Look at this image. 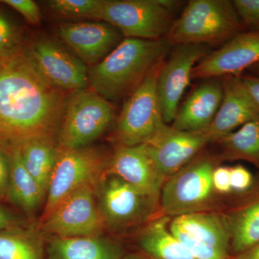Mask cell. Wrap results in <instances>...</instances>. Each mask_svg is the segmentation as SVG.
Here are the masks:
<instances>
[{"label": "cell", "mask_w": 259, "mask_h": 259, "mask_svg": "<svg viewBox=\"0 0 259 259\" xmlns=\"http://www.w3.org/2000/svg\"><path fill=\"white\" fill-rule=\"evenodd\" d=\"M233 259H259V243L243 253L236 255Z\"/></svg>", "instance_id": "cell-35"}, {"label": "cell", "mask_w": 259, "mask_h": 259, "mask_svg": "<svg viewBox=\"0 0 259 259\" xmlns=\"http://www.w3.org/2000/svg\"><path fill=\"white\" fill-rule=\"evenodd\" d=\"M221 106L205 133L210 142L218 141L259 116V107L240 76H226Z\"/></svg>", "instance_id": "cell-18"}, {"label": "cell", "mask_w": 259, "mask_h": 259, "mask_svg": "<svg viewBox=\"0 0 259 259\" xmlns=\"http://www.w3.org/2000/svg\"><path fill=\"white\" fill-rule=\"evenodd\" d=\"M242 82L259 107V76H241Z\"/></svg>", "instance_id": "cell-34"}, {"label": "cell", "mask_w": 259, "mask_h": 259, "mask_svg": "<svg viewBox=\"0 0 259 259\" xmlns=\"http://www.w3.org/2000/svg\"><path fill=\"white\" fill-rule=\"evenodd\" d=\"M96 196L107 229H120L144 221L154 209L146 197L115 175L104 176Z\"/></svg>", "instance_id": "cell-12"}, {"label": "cell", "mask_w": 259, "mask_h": 259, "mask_svg": "<svg viewBox=\"0 0 259 259\" xmlns=\"http://www.w3.org/2000/svg\"><path fill=\"white\" fill-rule=\"evenodd\" d=\"M218 142L226 158L246 160L259 166V116Z\"/></svg>", "instance_id": "cell-25"}, {"label": "cell", "mask_w": 259, "mask_h": 259, "mask_svg": "<svg viewBox=\"0 0 259 259\" xmlns=\"http://www.w3.org/2000/svg\"><path fill=\"white\" fill-rule=\"evenodd\" d=\"M122 259H146L142 255L139 254H130L123 257Z\"/></svg>", "instance_id": "cell-37"}, {"label": "cell", "mask_w": 259, "mask_h": 259, "mask_svg": "<svg viewBox=\"0 0 259 259\" xmlns=\"http://www.w3.org/2000/svg\"><path fill=\"white\" fill-rule=\"evenodd\" d=\"M233 3L243 24L259 31V0H235Z\"/></svg>", "instance_id": "cell-29"}, {"label": "cell", "mask_w": 259, "mask_h": 259, "mask_svg": "<svg viewBox=\"0 0 259 259\" xmlns=\"http://www.w3.org/2000/svg\"><path fill=\"white\" fill-rule=\"evenodd\" d=\"M9 180V157L6 150L0 146V199L7 197Z\"/></svg>", "instance_id": "cell-33"}, {"label": "cell", "mask_w": 259, "mask_h": 259, "mask_svg": "<svg viewBox=\"0 0 259 259\" xmlns=\"http://www.w3.org/2000/svg\"><path fill=\"white\" fill-rule=\"evenodd\" d=\"M58 35L88 67L103 60L123 40L117 29L101 21L63 23L58 28Z\"/></svg>", "instance_id": "cell-17"}, {"label": "cell", "mask_w": 259, "mask_h": 259, "mask_svg": "<svg viewBox=\"0 0 259 259\" xmlns=\"http://www.w3.org/2000/svg\"><path fill=\"white\" fill-rule=\"evenodd\" d=\"M46 237L37 228L0 233V259H47Z\"/></svg>", "instance_id": "cell-24"}, {"label": "cell", "mask_w": 259, "mask_h": 259, "mask_svg": "<svg viewBox=\"0 0 259 259\" xmlns=\"http://www.w3.org/2000/svg\"><path fill=\"white\" fill-rule=\"evenodd\" d=\"M18 146L24 166L47 194L57 157V141L31 139Z\"/></svg>", "instance_id": "cell-23"}, {"label": "cell", "mask_w": 259, "mask_h": 259, "mask_svg": "<svg viewBox=\"0 0 259 259\" xmlns=\"http://www.w3.org/2000/svg\"><path fill=\"white\" fill-rule=\"evenodd\" d=\"M104 0H51L49 10L58 18L66 20H102Z\"/></svg>", "instance_id": "cell-27"}, {"label": "cell", "mask_w": 259, "mask_h": 259, "mask_svg": "<svg viewBox=\"0 0 259 259\" xmlns=\"http://www.w3.org/2000/svg\"><path fill=\"white\" fill-rule=\"evenodd\" d=\"M110 158L111 156L93 146L79 148L58 146L55 166L38 223L45 221L56 207L75 191L85 186L97 187L106 175Z\"/></svg>", "instance_id": "cell-4"}, {"label": "cell", "mask_w": 259, "mask_h": 259, "mask_svg": "<svg viewBox=\"0 0 259 259\" xmlns=\"http://www.w3.org/2000/svg\"><path fill=\"white\" fill-rule=\"evenodd\" d=\"M212 184L215 192L221 194L231 192V168L216 166L213 171Z\"/></svg>", "instance_id": "cell-32"}, {"label": "cell", "mask_w": 259, "mask_h": 259, "mask_svg": "<svg viewBox=\"0 0 259 259\" xmlns=\"http://www.w3.org/2000/svg\"><path fill=\"white\" fill-rule=\"evenodd\" d=\"M10 163V180L7 197L30 215L46 201L47 194L27 171L18 146H5Z\"/></svg>", "instance_id": "cell-21"}, {"label": "cell", "mask_w": 259, "mask_h": 259, "mask_svg": "<svg viewBox=\"0 0 259 259\" xmlns=\"http://www.w3.org/2000/svg\"><path fill=\"white\" fill-rule=\"evenodd\" d=\"M123 250L117 242L103 236L51 237L47 259H122Z\"/></svg>", "instance_id": "cell-20"}, {"label": "cell", "mask_w": 259, "mask_h": 259, "mask_svg": "<svg viewBox=\"0 0 259 259\" xmlns=\"http://www.w3.org/2000/svg\"><path fill=\"white\" fill-rule=\"evenodd\" d=\"M215 168L214 159L200 156L168 177L160 197L165 216L177 217L201 212L207 207L215 192L212 184Z\"/></svg>", "instance_id": "cell-7"}, {"label": "cell", "mask_w": 259, "mask_h": 259, "mask_svg": "<svg viewBox=\"0 0 259 259\" xmlns=\"http://www.w3.org/2000/svg\"><path fill=\"white\" fill-rule=\"evenodd\" d=\"M168 223L165 215L148 223L139 234L141 248L153 259H197L172 234Z\"/></svg>", "instance_id": "cell-22"}, {"label": "cell", "mask_w": 259, "mask_h": 259, "mask_svg": "<svg viewBox=\"0 0 259 259\" xmlns=\"http://www.w3.org/2000/svg\"><path fill=\"white\" fill-rule=\"evenodd\" d=\"M2 144H3V142H2V139L1 138H0V146H1Z\"/></svg>", "instance_id": "cell-39"}, {"label": "cell", "mask_w": 259, "mask_h": 259, "mask_svg": "<svg viewBox=\"0 0 259 259\" xmlns=\"http://www.w3.org/2000/svg\"><path fill=\"white\" fill-rule=\"evenodd\" d=\"M13 223V218L6 211L0 207V231H4L11 226Z\"/></svg>", "instance_id": "cell-36"}, {"label": "cell", "mask_w": 259, "mask_h": 259, "mask_svg": "<svg viewBox=\"0 0 259 259\" xmlns=\"http://www.w3.org/2000/svg\"><path fill=\"white\" fill-rule=\"evenodd\" d=\"M114 109L108 100L88 88L71 93L57 136L58 146H90L111 124Z\"/></svg>", "instance_id": "cell-6"}, {"label": "cell", "mask_w": 259, "mask_h": 259, "mask_svg": "<svg viewBox=\"0 0 259 259\" xmlns=\"http://www.w3.org/2000/svg\"><path fill=\"white\" fill-rule=\"evenodd\" d=\"M20 46V32L13 22L0 12V54L15 50Z\"/></svg>", "instance_id": "cell-28"}, {"label": "cell", "mask_w": 259, "mask_h": 259, "mask_svg": "<svg viewBox=\"0 0 259 259\" xmlns=\"http://www.w3.org/2000/svg\"><path fill=\"white\" fill-rule=\"evenodd\" d=\"M176 5L168 0H104L102 20L127 38L160 40L171 28Z\"/></svg>", "instance_id": "cell-5"}, {"label": "cell", "mask_w": 259, "mask_h": 259, "mask_svg": "<svg viewBox=\"0 0 259 259\" xmlns=\"http://www.w3.org/2000/svg\"><path fill=\"white\" fill-rule=\"evenodd\" d=\"M68 97L39 76L21 47L0 54V138L5 146L57 141Z\"/></svg>", "instance_id": "cell-1"}, {"label": "cell", "mask_w": 259, "mask_h": 259, "mask_svg": "<svg viewBox=\"0 0 259 259\" xmlns=\"http://www.w3.org/2000/svg\"><path fill=\"white\" fill-rule=\"evenodd\" d=\"M208 54L207 45L184 44L177 46L168 60L163 61L158 76L157 93L165 123L175 120L194 66Z\"/></svg>", "instance_id": "cell-13"}, {"label": "cell", "mask_w": 259, "mask_h": 259, "mask_svg": "<svg viewBox=\"0 0 259 259\" xmlns=\"http://www.w3.org/2000/svg\"><path fill=\"white\" fill-rule=\"evenodd\" d=\"M106 175L125 181L146 197L153 208L157 205L167 180L150 156L146 144L119 145L111 156Z\"/></svg>", "instance_id": "cell-14"}, {"label": "cell", "mask_w": 259, "mask_h": 259, "mask_svg": "<svg viewBox=\"0 0 259 259\" xmlns=\"http://www.w3.org/2000/svg\"><path fill=\"white\" fill-rule=\"evenodd\" d=\"M253 182L251 174L244 166H236L231 168V185L232 190L243 192L248 190Z\"/></svg>", "instance_id": "cell-31"}, {"label": "cell", "mask_w": 259, "mask_h": 259, "mask_svg": "<svg viewBox=\"0 0 259 259\" xmlns=\"http://www.w3.org/2000/svg\"><path fill=\"white\" fill-rule=\"evenodd\" d=\"M0 3L17 10L32 25H38L41 21L40 8L32 0H0Z\"/></svg>", "instance_id": "cell-30"}, {"label": "cell", "mask_w": 259, "mask_h": 259, "mask_svg": "<svg viewBox=\"0 0 259 259\" xmlns=\"http://www.w3.org/2000/svg\"><path fill=\"white\" fill-rule=\"evenodd\" d=\"M209 142L205 131H180L163 123L145 144L158 169L168 179L192 161Z\"/></svg>", "instance_id": "cell-16"}, {"label": "cell", "mask_w": 259, "mask_h": 259, "mask_svg": "<svg viewBox=\"0 0 259 259\" xmlns=\"http://www.w3.org/2000/svg\"><path fill=\"white\" fill-rule=\"evenodd\" d=\"M168 228L197 259H229L228 219L215 213L193 212L173 218Z\"/></svg>", "instance_id": "cell-11"}, {"label": "cell", "mask_w": 259, "mask_h": 259, "mask_svg": "<svg viewBox=\"0 0 259 259\" xmlns=\"http://www.w3.org/2000/svg\"><path fill=\"white\" fill-rule=\"evenodd\" d=\"M97 187L85 186L68 196L37 229L44 236H102L107 229L97 204Z\"/></svg>", "instance_id": "cell-9"}, {"label": "cell", "mask_w": 259, "mask_h": 259, "mask_svg": "<svg viewBox=\"0 0 259 259\" xmlns=\"http://www.w3.org/2000/svg\"><path fill=\"white\" fill-rule=\"evenodd\" d=\"M231 244L236 255L259 243V199L235 212L228 219Z\"/></svg>", "instance_id": "cell-26"}, {"label": "cell", "mask_w": 259, "mask_h": 259, "mask_svg": "<svg viewBox=\"0 0 259 259\" xmlns=\"http://www.w3.org/2000/svg\"><path fill=\"white\" fill-rule=\"evenodd\" d=\"M240 25L233 2L191 0L165 39L171 46L226 42L236 35Z\"/></svg>", "instance_id": "cell-3"}, {"label": "cell", "mask_w": 259, "mask_h": 259, "mask_svg": "<svg viewBox=\"0 0 259 259\" xmlns=\"http://www.w3.org/2000/svg\"><path fill=\"white\" fill-rule=\"evenodd\" d=\"M163 61L153 68L124 104L115 130L120 145L134 146L145 144L165 123L157 93L158 76Z\"/></svg>", "instance_id": "cell-8"}, {"label": "cell", "mask_w": 259, "mask_h": 259, "mask_svg": "<svg viewBox=\"0 0 259 259\" xmlns=\"http://www.w3.org/2000/svg\"><path fill=\"white\" fill-rule=\"evenodd\" d=\"M250 69L255 76H259V62L258 64H255L254 66L250 67Z\"/></svg>", "instance_id": "cell-38"}, {"label": "cell", "mask_w": 259, "mask_h": 259, "mask_svg": "<svg viewBox=\"0 0 259 259\" xmlns=\"http://www.w3.org/2000/svg\"><path fill=\"white\" fill-rule=\"evenodd\" d=\"M25 51L39 76L53 88L72 93L90 85L88 66L54 39L37 37Z\"/></svg>", "instance_id": "cell-10"}, {"label": "cell", "mask_w": 259, "mask_h": 259, "mask_svg": "<svg viewBox=\"0 0 259 259\" xmlns=\"http://www.w3.org/2000/svg\"><path fill=\"white\" fill-rule=\"evenodd\" d=\"M223 96V83L210 79L194 89L177 110L172 127L184 131L200 132L212 123Z\"/></svg>", "instance_id": "cell-19"}, {"label": "cell", "mask_w": 259, "mask_h": 259, "mask_svg": "<svg viewBox=\"0 0 259 259\" xmlns=\"http://www.w3.org/2000/svg\"><path fill=\"white\" fill-rule=\"evenodd\" d=\"M259 62V31L237 33L194 66L192 79L240 76Z\"/></svg>", "instance_id": "cell-15"}, {"label": "cell", "mask_w": 259, "mask_h": 259, "mask_svg": "<svg viewBox=\"0 0 259 259\" xmlns=\"http://www.w3.org/2000/svg\"><path fill=\"white\" fill-rule=\"evenodd\" d=\"M170 47L165 38L125 37L103 60L89 67V83L94 92L109 102L129 97L164 60Z\"/></svg>", "instance_id": "cell-2"}]
</instances>
